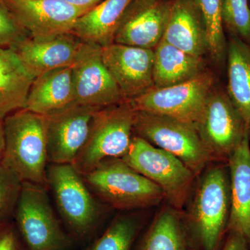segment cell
<instances>
[{
    "label": "cell",
    "mask_w": 250,
    "mask_h": 250,
    "mask_svg": "<svg viewBox=\"0 0 250 250\" xmlns=\"http://www.w3.org/2000/svg\"><path fill=\"white\" fill-rule=\"evenodd\" d=\"M35 77L14 49L0 47V120L24 109Z\"/></svg>",
    "instance_id": "obj_22"
},
{
    "label": "cell",
    "mask_w": 250,
    "mask_h": 250,
    "mask_svg": "<svg viewBox=\"0 0 250 250\" xmlns=\"http://www.w3.org/2000/svg\"><path fill=\"white\" fill-rule=\"evenodd\" d=\"M154 51L153 81L156 88L178 84L206 70L203 57L186 53L163 39Z\"/></svg>",
    "instance_id": "obj_24"
},
{
    "label": "cell",
    "mask_w": 250,
    "mask_h": 250,
    "mask_svg": "<svg viewBox=\"0 0 250 250\" xmlns=\"http://www.w3.org/2000/svg\"><path fill=\"white\" fill-rule=\"evenodd\" d=\"M141 229L142 222L137 215H118L86 250H131Z\"/></svg>",
    "instance_id": "obj_25"
},
{
    "label": "cell",
    "mask_w": 250,
    "mask_h": 250,
    "mask_svg": "<svg viewBox=\"0 0 250 250\" xmlns=\"http://www.w3.org/2000/svg\"><path fill=\"white\" fill-rule=\"evenodd\" d=\"M72 70L76 104L103 108L125 101L104 64L101 46L83 41Z\"/></svg>",
    "instance_id": "obj_11"
},
{
    "label": "cell",
    "mask_w": 250,
    "mask_h": 250,
    "mask_svg": "<svg viewBox=\"0 0 250 250\" xmlns=\"http://www.w3.org/2000/svg\"><path fill=\"white\" fill-rule=\"evenodd\" d=\"M227 93L250 136V45L231 36L227 47Z\"/></svg>",
    "instance_id": "obj_23"
},
{
    "label": "cell",
    "mask_w": 250,
    "mask_h": 250,
    "mask_svg": "<svg viewBox=\"0 0 250 250\" xmlns=\"http://www.w3.org/2000/svg\"><path fill=\"white\" fill-rule=\"evenodd\" d=\"M5 146L1 164L22 182L47 185V116L26 109L3 121Z\"/></svg>",
    "instance_id": "obj_1"
},
{
    "label": "cell",
    "mask_w": 250,
    "mask_h": 250,
    "mask_svg": "<svg viewBox=\"0 0 250 250\" xmlns=\"http://www.w3.org/2000/svg\"><path fill=\"white\" fill-rule=\"evenodd\" d=\"M83 42L72 34L46 38L28 37L12 49L36 78L51 70L72 67Z\"/></svg>",
    "instance_id": "obj_16"
},
{
    "label": "cell",
    "mask_w": 250,
    "mask_h": 250,
    "mask_svg": "<svg viewBox=\"0 0 250 250\" xmlns=\"http://www.w3.org/2000/svg\"><path fill=\"white\" fill-rule=\"evenodd\" d=\"M173 0L141 2L134 0L123 16L114 42L154 49L162 40Z\"/></svg>",
    "instance_id": "obj_15"
},
{
    "label": "cell",
    "mask_w": 250,
    "mask_h": 250,
    "mask_svg": "<svg viewBox=\"0 0 250 250\" xmlns=\"http://www.w3.org/2000/svg\"><path fill=\"white\" fill-rule=\"evenodd\" d=\"M193 1L205 24L208 52L215 63H222L226 58L228 47L223 22V0Z\"/></svg>",
    "instance_id": "obj_26"
},
{
    "label": "cell",
    "mask_w": 250,
    "mask_h": 250,
    "mask_svg": "<svg viewBox=\"0 0 250 250\" xmlns=\"http://www.w3.org/2000/svg\"><path fill=\"white\" fill-rule=\"evenodd\" d=\"M74 104L76 103L72 67H65L34 79L24 109L48 116Z\"/></svg>",
    "instance_id": "obj_19"
},
{
    "label": "cell",
    "mask_w": 250,
    "mask_h": 250,
    "mask_svg": "<svg viewBox=\"0 0 250 250\" xmlns=\"http://www.w3.org/2000/svg\"><path fill=\"white\" fill-rule=\"evenodd\" d=\"M223 166L206 169L199 179L188 215L189 229L200 250H217L229 218V175Z\"/></svg>",
    "instance_id": "obj_2"
},
{
    "label": "cell",
    "mask_w": 250,
    "mask_h": 250,
    "mask_svg": "<svg viewBox=\"0 0 250 250\" xmlns=\"http://www.w3.org/2000/svg\"><path fill=\"white\" fill-rule=\"evenodd\" d=\"M135 112L129 100L95 111L86 142L72 163L81 174L127 153L134 136Z\"/></svg>",
    "instance_id": "obj_3"
},
{
    "label": "cell",
    "mask_w": 250,
    "mask_h": 250,
    "mask_svg": "<svg viewBox=\"0 0 250 250\" xmlns=\"http://www.w3.org/2000/svg\"><path fill=\"white\" fill-rule=\"evenodd\" d=\"M14 221L27 250H70L73 245L54 213L45 186L22 182Z\"/></svg>",
    "instance_id": "obj_7"
},
{
    "label": "cell",
    "mask_w": 250,
    "mask_h": 250,
    "mask_svg": "<svg viewBox=\"0 0 250 250\" xmlns=\"http://www.w3.org/2000/svg\"><path fill=\"white\" fill-rule=\"evenodd\" d=\"M196 127L213 161L228 162L249 134L227 91L215 86L207 98Z\"/></svg>",
    "instance_id": "obj_10"
},
{
    "label": "cell",
    "mask_w": 250,
    "mask_h": 250,
    "mask_svg": "<svg viewBox=\"0 0 250 250\" xmlns=\"http://www.w3.org/2000/svg\"><path fill=\"white\" fill-rule=\"evenodd\" d=\"M22 187L17 174L0 163V223L14 220Z\"/></svg>",
    "instance_id": "obj_28"
},
{
    "label": "cell",
    "mask_w": 250,
    "mask_h": 250,
    "mask_svg": "<svg viewBox=\"0 0 250 250\" xmlns=\"http://www.w3.org/2000/svg\"><path fill=\"white\" fill-rule=\"evenodd\" d=\"M224 27L231 36L250 45V6L248 0H223Z\"/></svg>",
    "instance_id": "obj_27"
},
{
    "label": "cell",
    "mask_w": 250,
    "mask_h": 250,
    "mask_svg": "<svg viewBox=\"0 0 250 250\" xmlns=\"http://www.w3.org/2000/svg\"><path fill=\"white\" fill-rule=\"evenodd\" d=\"M5 146L4 130L3 121L0 120V163L2 159Z\"/></svg>",
    "instance_id": "obj_33"
},
{
    "label": "cell",
    "mask_w": 250,
    "mask_h": 250,
    "mask_svg": "<svg viewBox=\"0 0 250 250\" xmlns=\"http://www.w3.org/2000/svg\"><path fill=\"white\" fill-rule=\"evenodd\" d=\"M0 250H27L14 220L0 223Z\"/></svg>",
    "instance_id": "obj_30"
},
{
    "label": "cell",
    "mask_w": 250,
    "mask_h": 250,
    "mask_svg": "<svg viewBox=\"0 0 250 250\" xmlns=\"http://www.w3.org/2000/svg\"><path fill=\"white\" fill-rule=\"evenodd\" d=\"M214 82L213 75L205 70L178 84L152 87L129 102L135 111L162 115L196 126Z\"/></svg>",
    "instance_id": "obj_9"
},
{
    "label": "cell",
    "mask_w": 250,
    "mask_h": 250,
    "mask_svg": "<svg viewBox=\"0 0 250 250\" xmlns=\"http://www.w3.org/2000/svg\"><path fill=\"white\" fill-rule=\"evenodd\" d=\"M29 37L2 0H0V47L14 48Z\"/></svg>",
    "instance_id": "obj_29"
},
{
    "label": "cell",
    "mask_w": 250,
    "mask_h": 250,
    "mask_svg": "<svg viewBox=\"0 0 250 250\" xmlns=\"http://www.w3.org/2000/svg\"><path fill=\"white\" fill-rule=\"evenodd\" d=\"M230 213L227 231L240 235L250 246V136L247 134L228 161Z\"/></svg>",
    "instance_id": "obj_17"
},
{
    "label": "cell",
    "mask_w": 250,
    "mask_h": 250,
    "mask_svg": "<svg viewBox=\"0 0 250 250\" xmlns=\"http://www.w3.org/2000/svg\"><path fill=\"white\" fill-rule=\"evenodd\" d=\"M98 108L74 104L46 116L49 164H72L86 142Z\"/></svg>",
    "instance_id": "obj_13"
},
{
    "label": "cell",
    "mask_w": 250,
    "mask_h": 250,
    "mask_svg": "<svg viewBox=\"0 0 250 250\" xmlns=\"http://www.w3.org/2000/svg\"><path fill=\"white\" fill-rule=\"evenodd\" d=\"M102 57L125 100L136 98L154 87V49L113 42L102 47Z\"/></svg>",
    "instance_id": "obj_14"
},
{
    "label": "cell",
    "mask_w": 250,
    "mask_h": 250,
    "mask_svg": "<svg viewBox=\"0 0 250 250\" xmlns=\"http://www.w3.org/2000/svg\"><path fill=\"white\" fill-rule=\"evenodd\" d=\"M221 250H250V245L243 237L235 233H229V236Z\"/></svg>",
    "instance_id": "obj_31"
},
{
    "label": "cell",
    "mask_w": 250,
    "mask_h": 250,
    "mask_svg": "<svg viewBox=\"0 0 250 250\" xmlns=\"http://www.w3.org/2000/svg\"><path fill=\"white\" fill-rule=\"evenodd\" d=\"M163 40L191 55L208 52L203 19L193 0H173Z\"/></svg>",
    "instance_id": "obj_18"
},
{
    "label": "cell",
    "mask_w": 250,
    "mask_h": 250,
    "mask_svg": "<svg viewBox=\"0 0 250 250\" xmlns=\"http://www.w3.org/2000/svg\"><path fill=\"white\" fill-rule=\"evenodd\" d=\"M137 1H141V2L147 3L152 2V1H155V0H137Z\"/></svg>",
    "instance_id": "obj_34"
},
{
    "label": "cell",
    "mask_w": 250,
    "mask_h": 250,
    "mask_svg": "<svg viewBox=\"0 0 250 250\" xmlns=\"http://www.w3.org/2000/svg\"><path fill=\"white\" fill-rule=\"evenodd\" d=\"M121 159L160 188L170 207L182 209L196 176L180 159L136 135Z\"/></svg>",
    "instance_id": "obj_8"
},
{
    "label": "cell",
    "mask_w": 250,
    "mask_h": 250,
    "mask_svg": "<svg viewBox=\"0 0 250 250\" xmlns=\"http://www.w3.org/2000/svg\"><path fill=\"white\" fill-rule=\"evenodd\" d=\"M68 4L89 11L104 0H64Z\"/></svg>",
    "instance_id": "obj_32"
},
{
    "label": "cell",
    "mask_w": 250,
    "mask_h": 250,
    "mask_svg": "<svg viewBox=\"0 0 250 250\" xmlns=\"http://www.w3.org/2000/svg\"><path fill=\"white\" fill-rule=\"evenodd\" d=\"M47 185L71 236L80 240L91 236L100 223L103 208L82 174L72 164H49Z\"/></svg>",
    "instance_id": "obj_5"
},
{
    "label": "cell",
    "mask_w": 250,
    "mask_h": 250,
    "mask_svg": "<svg viewBox=\"0 0 250 250\" xmlns=\"http://www.w3.org/2000/svg\"><path fill=\"white\" fill-rule=\"evenodd\" d=\"M134 131L136 136L178 158L196 177L213 161L195 125L162 115L136 111Z\"/></svg>",
    "instance_id": "obj_6"
},
{
    "label": "cell",
    "mask_w": 250,
    "mask_h": 250,
    "mask_svg": "<svg viewBox=\"0 0 250 250\" xmlns=\"http://www.w3.org/2000/svg\"><path fill=\"white\" fill-rule=\"evenodd\" d=\"M29 37L70 34L77 20L88 11L64 0H2Z\"/></svg>",
    "instance_id": "obj_12"
},
{
    "label": "cell",
    "mask_w": 250,
    "mask_h": 250,
    "mask_svg": "<svg viewBox=\"0 0 250 250\" xmlns=\"http://www.w3.org/2000/svg\"><path fill=\"white\" fill-rule=\"evenodd\" d=\"M82 176L93 194L117 209L147 208L165 199L160 188L121 159L103 161Z\"/></svg>",
    "instance_id": "obj_4"
},
{
    "label": "cell",
    "mask_w": 250,
    "mask_h": 250,
    "mask_svg": "<svg viewBox=\"0 0 250 250\" xmlns=\"http://www.w3.org/2000/svg\"><path fill=\"white\" fill-rule=\"evenodd\" d=\"M134 0H104L77 20L70 34L105 47L114 42L117 29Z\"/></svg>",
    "instance_id": "obj_21"
},
{
    "label": "cell",
    "mask_w": 250,
    "mask_h": 250,
    "mask_svg": "<svg viewBox=\"0 0 250 250\" xmlns=\"http://www.w3.org/2000/svg\"><path fill=\"white\" fill-rule=\"evenodd\" d=\"M136 250H200L179 210L165 207L156 215Z\"/></svg>",
    "instance_id": "obj_20"
}]
</instances>
